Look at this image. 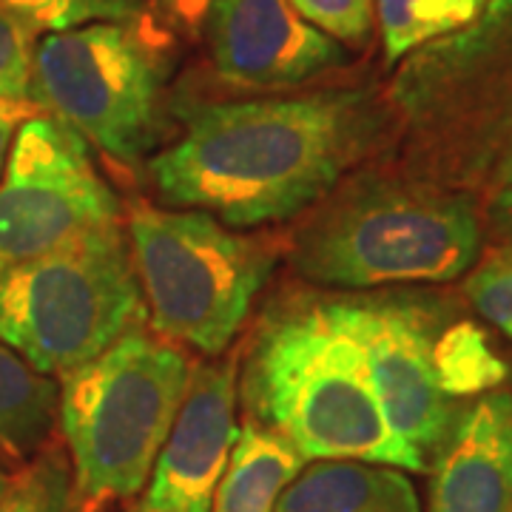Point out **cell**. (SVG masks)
Masks as SVG:
<instances>
[{
	"label": "cell",
	"instance_id": "6da1fadb",
	"mask_svg": "<svg viewBox=\"0 0 512 512\" xmlns=\"http://www.w3.org/2000/svg\"><path fill=\"white\" fill-rule=\"evenodd\" d=\"M367 131V100L353 92L217 103L194 111L148 171L168 205L256 228L291 220L330 194L362 154Z\"/></svg>",
	"mask_w": 512,
	"mask_h": 512
},
{
	"label": "cell",
	"instance_id": "7a4b0ae2",
	"mask_svg": "<svg viewBox=\"0 0 512 512\" xmlns=\"http://www.w3.org/2000/svg\"><path fill=\"white\" fill-rule=\"evenodd\" d=\"M242 402L305 461L430 467L384 419L342 299L299 296L262 316L242 365Z\"/></svg>",
	"mask_w": 512,
	"mask_h": 512
},
{
	"label": "cell",
	"instance_id": "3957f363",
	"mask_svg": "<svg viewBox=\"0 0 512 512\" xmlns=\"http://www.w3.org/2000/svg\"><path fill=\"white\" fill-rule=\"evenodd\" d=\"M481 222L467 197L396 183L353 185L296 234L291 265L316 285L367 291L450 282L473 268Z\"/></svg>",
	"mask_w": 512,
	"mask_h": 512
},
{
	"label": "cell",
	"instance_id": "277c9868",
	"mask_svg": "<svg viewBox=\"0 0 512 512\" xmlns=\"http://www.w3.org/2000/svg\"><path fill=\"white\" fill-rule=\"evenodd\" d=\"M188 379L191 365L183 353L143 330L126 333L97 359L60 373L57 419L83 504L128 498L146 487Z\"/></svg>",
	"mask_w": 512,
	"mask_h": 512
},
{
	"label": "cell",
	"instance_id": "5b68a950",
	"mask_svg": "<svg viewBox=\"0 0 512 512\" xmlns=\"http://www.w3.org/2000/svg\"><path fill=\"white\" fill-rule=\"evenodd\" d=\"M146 319L120 225L0 276V342L46 376L92 362Z\"/></svg>",
	"mask_w": 512,
	"mask_h": 512
},
{
	"label": "cell",
	"instance_id": "8992f818",
	"mask_svg": "<svg viewBox=\"0 0 512 512\" xmlns=\"http://www.w3.org/2000/svg\"><path fill=\"white\" fill-rule=\"evenodd\" d=\"M128 248L154 330L208 356L231 345L276 265L271 248L194 208L137 205Z\"/></svg>",
	"mask_w": 512,
	"mask_h": 512
},
{
	"label": "cell",
	"instance_id": "52a82bcc",
	"mask_svg": "<svg viewBox=\"0 0 512 512\" xmlns=\"http://www.w3.org/2000/svg\"><path fill=\"white\" fill-rule=\"evenodd\" d=\"M140 20H97L40 37L29 103L72 128L86 146L134 163L160 140L163 69Z\"/></svg>",
	"mask_w": 512,
	"mask_h": 512
},
{
	"label": "cell",
	"instance_id": "ba28073f",
	"mask_svg": "<svg viewBox=\"0 0 512 512\" xmlns=\"http://www.w3.org/2000/svg\"><path fill=\"white\" fill-rule=\"evenodd\" d=\"M117 220L86 140L46 114L23 120L0 177V276Z\"/></svg>",
	"mask_w": 512,
	"mask_h": 512
},
{
	"label": "cell",
	"instance_id": "9c48e42d",
	"mask_svg": "<svg viewBox=\"0 0 512 512\" xmlns=\"http://www.w3.org/2000/svg\"><path fill=\"white\" fill-rule=\"evenodd\" d=\"M365 350L367 373L393 433L427 464L439 453L458 410L436 370V339L427 313L410 299H342Z\"/></svg>",
	"mask_w": 512,
	"mask_h": 512
},
{
	"label": "cell",
	"instance_id": "30bf717a",
	"mask_svg": "<svg viewBox=\"0 0 512 512\" xmlns=\"http://www.w3.org/2000/svg\"><path fill=\"white\" fill-rule=\"evenodd\" d=\"M202 20L214 72L234 86L293 89L348 60L288 0H211Z\"/></svg>",
	"mask_w": 512,
	"mask_h": 512
},
{
	"label": "cell",
	"instance_id": "8fae6325",
	"mask_svg": "<svg viewBox=\"0 0 512 512\" xmlns=\"http://www.w3.org/2000/svg\"><path fill=\"white\" fill-rule=\"evenodd\" d=\"M237 436V362L194 367L146 493L131 512H211Z\"/></svg>",
	"mask_w": 512,
	"mask_h": 512
},
{
	"label": "cell",
	"instance_id": "7c38bea8",
	"mask_svg": "<svg viewBox=\"0 0 512 512\" xmlns=\"http://www.w3.org/2000/svg\"><path fill=\"white\" fill-rule=\"evenodd\" d=\"M427 512H512V396L461 410L436 453Z\"/></svg>",
	"mask_w": 512,
	"mask_h": 512
},
{
	"label": "cell",
	"instance_id": "4fadbf2b",
	"mask_svg": "<svg viewBox=\"0 0 512 512\" xmlns=\"http://www.w3.org/2000/svg\"><path fill=\"white\" fill-rule=\"evenodd\" d=\"M424 49L407 72L421 92L512 97V0H490L467 29Z\"/></svg>",
	"mask_w": 512,
	"mask_h": 512
},
{
	"label": "cell",
	"instance_id": "5bb4252c",
	"mask_svg": "<svg viewBox=\"0 0 512 512\" xmlns=\"http://www.w3.org/2000/svg\"><path fill=\"white\" fill-rule=\"evenodd\" d=\"M274 512H421V501L399 467L336 458L302 467Z\"/></svg>",
	"mask_w": 512,
	"mask_h": 512
},
{
	"label": "cell",
	"instance_id": "9a60e30c",
	"mask_svg": "<svg viewBox=\"0 0 512 512\" xmlns=\"http://www.w3.org/2000/svg\"><path fill=\"white\" fill-rule=\"evenodd\" d=\"M305 464L288 441L248 419L228 456L211 512H274L279 493Z\"/></svg>",
	"mask_w": 512,
	"mask_h": 512
},
{
	"label": "cell",
	"instance_id": "2e32d148",
	"mask_svg": "<svg viewBox=\"0 0 512 512\" xmlns=\"http://www.w3.org/2000/svg\"><path fill=\"white\" fill-rule=\"evenodd\" d=\"M57 419V384L0 342V453L26 461Z\"/></svg>",
	"mask_w": 512,
	"mask_h": 512
},
{
	"label": "cell",
	"instance_id": "e0dca14e",
	"mask_svg": "<svg viewBox=\"0 0 512 512\" xmlns=\"http://www.w3.org/2000/svg\"><path fill=\"white\" fill-rule=\"evenodd\" d=\"M484 6L487 0H376L387 63L467 29Z\"/></svg>",
	"mask_w": 512,
	"mask_h": 512
},
{
	"label": "cell",
	"instance_id": "ac0fdd59",
	"mask_svg": "<svg viewBox=\"0 0 512 512\" xmlns=\"http://www.w3.org/2000/svg\"><path fill=\"white\" fill-rule=\"evenodd\" d=\"M0 512H83L72 467L60 450L37 453L0 498Z\"/></svg>",
	"mask_w": 512,
	"mask_h": 512
},
{
	"label": "cell",
	"instance_id": "d6986e66",
	"mask_svg": "<svg viewBox=\"0 0 512 512\" xmlns=\"http://www.w3.org/2000/svg\"><path fill=\"white\" fill-rule=\"evenodd\" d=\"M436 370L450 399L476 396L504 379V365L487 350L484 336L473 325L450 328L436 339Z\"/></svg>",
	"mask_w": 512,
	"mask_h": 512
},
{
	"label": "cell",
	"instance_id": "ffe728a7",
	"mask_svg": "<svg viewBox=\"0 0 512 512\" xmlns=\"http://www.w3.org/2000/svg\"><path fill=\"white\" fill-rule=\"evenodd\" d=\"M0 9L18 15L37 32H60L97 20H140L143 0H0Z\"/></svg>",
	"mask_w": 512,
	"mask_h": 512
},
{
	"label": "cell",
	"instance_id": "44dd1931",
	"mask_svg": "<svg viewBox=\"0 0 512 512\" xmlns=\"http://www.w3.org/2000/svg\"><path fill=\"white\" fill-rule=\"evenodd\" d=\"M464 293L476 311L512 339V242L495 248L467 276Z\"/></svg>",
	"mask_w": 512,
	"mask_h": 512
},
{
	"label": "cell",
	"instance_id": "7402d4cb",
	"mask_svg": "<svg viewBox=\"0 0 512 512\" xmlns=\"http://www.w3.org/2000/svg\"><path fill=\"white\" fill-rule=\"evenodd\" d=\"M35 46V26L0 9V100H26L29 103V77H32Z\"/></svg>",
	"mask_w": 512,
	"mask_h": 512
},
{
	"label": "cell",
	"instance_id": "603a6c76",
	"mask_svg": "<svg viewBox=\"0 0 512 512\" xmlns=\"http://www.w3.org/2000/svg\"><path fill=\"white\" fill-rule=\"evenodd\" d=\"M293 12L308 20L319 32L339 43H365L373 20L376 0H288Z\"/></svg>",
	"mask_w": 512,
	"mask_h": 512
},
{
	"label": "cell",
	"instance_id": "cb8c5ba5",
	"mask_svg": "<svg viewBox=\"0 0 512 512\" xmlns=\"http://www.w3.org/2000/svg\"><path fill=\"white\" fill-rule=\"evenodd\" d=\"M490 222L495 234L512 242V154L504 160L493 185V200H490Z\"/></svg>",
	"mask_w": 512,
	"mask_h": 512
},
{
	"label": "cell",
	"instance_id": "d4e9b609",
	"mask_svg": "<svg viewBox=\"0 0 512 512\" xmlns=\"http://www.w3.org/2000/svg\"><path fill=\"white\" fill-rule=\"evenodd\" d=\"M32 114H35V106L26 103V100H0V177H3V168H6L18 128Z\"/></svg>",
	"mask_w": 512,
	"mask_h": 512
},
{
	"label": "cell",
	"instance_id": "484cf974",
	"mask_svg": "<svg viewBox=\"0 0 512 512\" xmlns=\"http://www.w3.org/2000/svg\"><path fill=\"white\" fill-rule=\"evenodd\" d=\"M160 3L185 23H200L205 18V9L211 6V0H160Z\"/></svg>",
	"mask_w": 512,
	"mask_h": 512
},
{
	"label": "cell",
	"instance_id": "4316f807",
	"mask_svg": "<svg viewBox=\"0 0 512 512\" xmlns=\"http://www.w3.org/2000/svg\"><path fill=\"white\" fill-rule=\"evenodd\" d=\"M9 481H12V478H9L6 473H3V470H0V498H3V495H6V490H9Z\"/></svg>",
	"mask_w": 512,
	"mask_h": 512
}]
</instances>
